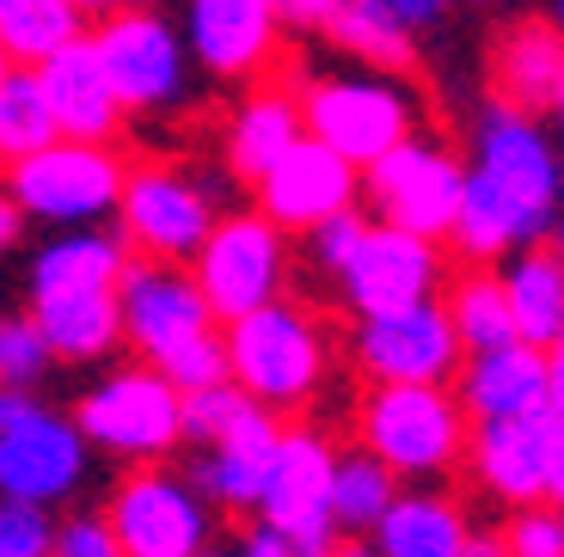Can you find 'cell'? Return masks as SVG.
Masks as SVG:
<instances>
[{
  "instance_id": "obj_1",
  "label": "cell",
  "mask_w": 564,
  "mask_h": 557,
  "mask_svg": "<svg viewBox=\"0 0 564 557\" xmlns=\"http://www.w3.org/2000/svg\"><path fill=\"white\" fill-rule=\"evenodd\" d=\"M558 141L534 111L503 98L473 111L466 129V196L448 251L460 264H503L509 251L540 245L558 221Z\"/></svg>"
},
{
  "instance_id": "obj_2",
  "label": "cell",
  "mask_w": 564,
  "mask_h": 557,
  "mask_svg": "<svg viewBox=\"0 0 564 557\" xmlns=\"http://www.w3.org/2000/svg\"><path fill=\"white\" fill-rule=\"evenodd\" d=\"M356 441L381 454L405 484H442L454 466H466L473 417L460 411L454 386L387 380V386H368V398L356 404Z\"/></svg>"
},
{
  "instance_id": "obj_3",
  "label": "cell",
  "mask_w": 564,
  "mask_h": 557,
  "mask_svg": "<svg viewBox=\"0 0 564 557\" xmlns=\"http://www.w3.org/2000/svg\"><path fill=\"white\" fill-rule=\"evenodd\" d=\"M325 331L301 301H264V307L227 319V368L264 411L295 417L325 386Z\"/></svg>"
},
{
  "instance_id": "obj_4",
  "label": "cell",
  "mask_w": 564,
  "mask_h": 557,
  "mask_svg": "<svg viewBox=\"0 0 564 557\" xmlns=\"http://www.w3.org/2000/svg\"><path fill=\"white\" fill-rule=\"evenodd\" d=\"M74 423L93 441V454H105V460L154 466L184 447V392L154 362H129L80 392Z\"/></svg>"
},
{
  "instance_id": "obj_5",
  "label": "cell",
  "mask_w": 564,
  "mask_h": 557,
  "mask_svg": "<svg viewBox=\"0 0 564 557\" xmlns=\"http://www.w3.org/2000/svg\"><path fill=\"white\" fill-rule=\"evenodd\" d=\"M123 178H129V166H123V154H117V141L56 135L50 148H37V154L7 160V196H13L37 227L117 221Z\"/></svg>"
},
{
  "instance_id": "obj_6",
  "label": "cell",
  "mask_w": 564,
  "mask_h": 557,
  "mask_svg": "<svg viewBox=\"0 0 564 557\" xmlns=\"http://www.w3.org/2000/svg\"><path fill=\"white\" fill-rule=\"evenodd\" d=\"M301 117H307V135L325 141L332 154H344L350 166H375L417 129V92L393 80V68L319 74L301 92Z\"/></svg>"
},
{
  "instance_id": "obj_7",
  "label": "cell",
  "mask_w": 564,
  "mask_h": 557,
  "mask_svg": "<svg viewBox=\"0 0 564 557\" xmlns=\"http://www.w3.org/2000/svg\"><path fill=\"white\" fill-rule=\"evenodd\" d=\"M105 521L117 533V557H197L215 539V502L166 460L129 466L105 496Z\"/></svg>"
},
{
  "instance_id": "obj_8",
  "label": "cell",
  "mask_w": 564,
  "mask_h": 557,
  "mask_svg": "<svg viewBox=\"0 0 564 557\" xmlns=\"http://www.w3.org/2000/svg\"><path fill=\"white\" fill-rule=\"evenodd\" d=\"M191 276H197L203 301L215 307V319H240V313L264 307L276 294H289L295 276V245L270 221L264 209H240V215H215L209 239L191 258Z\"/></svg>"
},
{
  "instance_id": "obj_9",
  "label": "cell",
  "mask_w": 564,
  "mask_h": 557,
  "mask_svg": "<svg viewBox=\"0 0 564 557\" xmlns=\"http://www.w3.org/2000/svg\"><path fill=\"white\" fill-rule=\"evenodd\" d=\"M93 43H99L105 74H111L129 117H160L191 105L197 62L184 50V31L160 7H117V13L93 19Z\"/></svg>"
},
{
  "instance_id": "obj_10",
  "label": "cell",
  "mask_w": 564,
  "mask_h": 557,
  "mask_svg": "<svg viewBox=\"0 0 564 557\" xmlns=\"http://www.w3.org/2000/svg\"><path fill=\"white\" fill-rule=\"evenodd\" d=\"M460 196H466V160L448 141L417 135V129L399 148H387L375 166H362V203L375 209V221L411 227V233L448 239L454 221H460Z\"/></svg>"
},
{
  "instance_id": "obj_11",
  "label": "cell",
  "mask_w": 564,
  "mask_h": 557,
  "mask_svg": "<svg viewBox=\"0 0 564 557\" xmlns=\"http://www.w3.org/2000/svg\"><path fill=\"white\" fill-rule=\"evenodd\" d=\"M252 515L270 533H282L295 557H325L344 539L332 521V441L313 423H282L276 460H270L264 496Z\"/></svg>"
},
{
  "instance_id": "obj_12",
  "label": "cell",
  "mask_w": 564,
  "mask_h": 557,
  "mask_svg": "<svg viewBox=\"0 0 564 557\" xmlns=\"http://www.w3.org/2000/svg\"><path fill=\"white\" fill-rule=\"evenodd\" d=\"M117 313H123V349H135V362H166L191 337L215 331V307L203 301L191 264L172 258H141L129 251L123 276H117Z\"/></svg>"
},
{
  "instance_id": "obj_13",
  "label": "cell",
  "mask_w": 564,
  "mask_h": 557,
  "mask_svg": "<svg viewBox=\"0 0 564 557\" xmlns=\"http://www.w3.org/2000/svg\"><path fill=\"white\" fill-rule=\"evenodd\" d=\"M350 362L362 368L368 386H387V380H436V386H454L466 349L454 337L442 294H430V301H411V307L356 313Z\"/></svg>"
},
{
  "instance_id": "obj_14",
  "label": "cell",
  "mask_w": 564,
  "mask_h": 557,
  "mask_svg": "<svg viewBox=\"0 0 564 557\" xmlns=\"http://www.w3.org/2000/svg\"><path fill=\"white\" fill-rule=\"evenodd\" d=\"M332 282H338L350 313H387V307L430 301V294H442V282H448V239L411 233V227H393V221H375V215H368L350 264Z\"/></svg>"
},
{
  "instance_id": "obj_15",
  "label": "cell",
  "mask_w": 564,
  "mask_h": 557,
  "mask_svg": "<svg viewBox=\"0 0 564 557\" xmlns=\"http://www.w3.org/2000/svg\"><path fill=\"white\" fill-rule=\"evenodd\" d=\"M215 196L209 184H197L178 166H129L123 178V203H117V233L129 239V251L141 258H172L191 264L197 245L215 227Z\"/></svg>"
},
{
  "instance_id": "obj_16",
  "label": "cell",
  "mask_w": 564,
  "mask_h": 557,
  "mask_svg": "<svg viewBox=\"0 0 564 557\" xmlns=\"http://www.w3.org/2000/svg\"><path fill=\"white\" fill-rule=\"evenodd\" d=\"M86 478H93V441L80 435L74 411L62 417L50 404H31L25 417L0 429V496L62 509L86 490Z\"/></svg>"
},
{
  "instance_id": "obj_17",
  "label": "cell",
  "mask_w": 564,
  "mask_h": 557,
  "mask_svg": "<svg viewBox=\"0 0 564 557\" xmlns=\"http://www.w3.org/2000/svg\"><path fill=\"white\" fill-rule=\"evenodd\" d=\"M558 447H564V417L552 411V404H534V411H516V417L473 423L466 466H473V478H479L485 496H497L503 509H516V502L552 496Z\"/></svg>"
},
{
  "instance_id": "obj_18",
  "label": "cell",
  "mask_w": 564,
  "mask_h": 557,
  "mask_svg": "<svg viewBox=\"0 0 564 557\" xmlns=\"http://www.w3.org/2000/svg\"><path fill=\"white\" fill-rule=\"evenodd\" d=\"M252 196L282 233H307V227L332 221L338 209H356V203H362V166L332 154L325 141L301 135L295 148L252 184Z\"/></svg>"
},
{
  "instance_id": "obj_19",
  "label": "cell",
  "mask_w": 564,
  "mask_h": 557,
  "mask_svg": "<svg viewBox=\"0 0 564 557\" xmlns=\"http://www.w3.org/2000/svg\"><path fill=\"white\" fill-rule=\"evenodd\" d=\"M184 50L209 80H252L276 56V7L270 0H184Z\"/></svg>"
},
{
  "instance_id": "obj_20",
  "label": "cell",
  "mask_w": 564,
  "mask_h": 557,
  "mask_svg": "<svg viewBox=\"0 0 564 557\" xmlns=\"http://www.w3.org/2000/svg\"><path fill=\"white\" fill-rule=\"evenodd\" d=\"M37 80H43V98L56 111V129L62 135H80V141H117V129L129 123L123 98H117L111 74H105V56L93 31L68 37L56 56L37 62Z\"/></svg>"
},
{
  "instance_id": "obj_21",
  "label": "cell",
  "mask_w": 564,
  "mask_h": 557,
  "mask_svg": "<svg viewBox=\"0 0 564 557\" xmlns=\"http://www.w3.org/2000/svg\"><path fill=\"white\" fill-rule=\"evenodd\" d=\"M282 423L289 417L258 411V417L246 423V429H234L227 441L191 447V478H197V490L221 509V515H252L258 509L270 460H276V441H282Z\"/></svg>"
},
{
  "instance_id": "obj_22",
  "label": "cell",
  "mask_w": 564,
  "mask_h": 557,
  "mask_svg": "<svg viewBox=\"0 0 564 557\" xmlns=\"http://www.w3.org/2000/svg\"><path fill=\"white\" fill-rule=\"evenodd\" d=\"M454 398L473 423L534 411V404H546V349L528 343V337H509L497 349L466 356L460 374H454Z\"/></svg>"
},
{
  "instance_id": "obj_23",
  "label": "cell",
  "mask_w": 564,
  "mask_h": 557,
  "mask_svg": "<svg viewBox=\"0 0 564 557\" xmlns=\"http://www.w3.org/2000/svg\"><path fill=\"white\" fill-rule=\"evenodd\" d=\"M31 319L56 368H99L123 349V313L117 288H68V294H31Z\"/></svg>"
},
{
  "instance_id": "obj_24",
  "label": "cell",
  "mask_w": 564,
  "mask_h": 557,
  "mask_svg": "<svg viewBox=\"0 0 564 557\" xmlns=\"http://www.w3.org/2000/svg\"><path fill=\"white\" fill-rule=\"evenodd\" d=\"M129 264V239L117 227L93 221V227H56L31 251L25 264V288L31 294H68V288H117Z\"/></svg>"
},
{
  "instance_id": "obj_25",
  "label": "cell",
  "mask_w": 564,
  "mask_h": 557,
  "mask_svg": "<svg viewBox=\"0 0 564 557\" xmlns=\"http://www.w3.org/2000/svg\"><path fill=\"white\" fill-rule=\"evenodd\" d=\"M473 521L460 515V502L436 484H399L387 502V515L375 521V551L381 557H460Z\"/></svg>"
},
{
  "instance_id": "obj_26",
  "label": "cell",
  "mask_w": 564,
  "mask_h": 557,
  "mask_svg": "<svg viewBox=\"0 0 564 557\" xmlns=\"http://www.w3.org/2000/svg\"><path fill=\"white\" fill-rule=\"evenodd\" d=\"M558 74H564V31L552 19H522L509 25L491 50V92L516 111H552V92H558Z\"/></svg>"
},
{
  "instance_id": "obj_27",
  "label": "cell",
  "mask_w": 564,
  "mask_h": 557,
  "mask_svg": "<svg viewBox=\"0 0 564 557\" xmlns=\"http://www.w3.org/2000/svg\"><path fill=\"white\" fill-rule=\"evenodd\" d=\"M301 135H307L301 92L264 86V92H252L240 111H234V123H227V172H234V178H246V184H258Z\"/></svg>"
},
{
  "instance_id": "obj_28",
  "label": "cell",
  "mask_w": 564,
  "mask_h": 557,
  "mask_svg": "<svg viewBox=\"0 0 564 557\" xmlns=\"http://www.w3.org/2000/svg\"><path fill=\"white\" fill-rule=\"evenodd\" d=\"M503 288L516 313V337L552 349L564 337V258L552 245H522L503 258Z\"/></svg>"
},
{
  "instance_id": "obj_29",
  "label": "cell",
  "mask_w": 564,
  "mask_h": 557,
  "mask_svg": "<svg viewBox=\"0 0 564 557\" xmlns=\"http://www.w3.org/2000/svg\"><path fill=\"white\" fill-rule=\"evenodd\" d=\"M442 307L454 319V337H460L466 356L479 349H497L516 337V313H509V288H503V270L491 264H466L442 282Z\"/></svg>"
},
{
  "instance_id": "obj_30",
  "label": "cell",
  "mask_w": 564,
  "mask_h": 557,
  "mask_svg": "<svg viewBox=\"0 0 564 557\" xmlns=\"http://www.w3.org/2000/svg\"><path fill=\"white\" fill-rule=\"evenodd\" d=\"M399 484H405V478H399L381 454H368L362 441L332 454V521H338V533L368 539L375 521L387 515V502L399 496Z\"/></svg>"
},
{
  "instance_id": "obj_31",
  "label": "cell",
  "mask_w": 564,
  "mask_h": 557,
  "mask_svg": "<svg viewBox=\"0 0 564 557\" xmlns=\"http://www.w3.org/2000/svg\"><path fill=\"white\" fill-rule=\"evenodd\" d=\"M325 37L338 43L344 56H356L362 68H411V37L417 31L387 7V0H332Z\"/></svg>"
},
{
  "instance_id": "obj_32",
  "label": "cell",
  "mask_w": 564,
  "mask_h": 557,
  "mask_svg": "<svg viewBox=\"0 0 564 557\" xmlns=\"http://www.w3.org/2000/svg\"><path fill=\"white\" fill-rule=\"evenodd\" d=\"M80 31H86V13L74 0H0V50L19 68H37L43 56H56Z\"/></svg>"
},
{
  "instance_id": "obj_33",
  "label": "cell",
  "mask_w": 564,
  "mask_h": 557,
  "mask_svg": "<svg viewBox=\"0 0 564 557\" xmlns=\"http://www.w3.org/2000/svg\"><path fill=\"white\" fill-rule=\"evenodd\" d=\"M62 129H56V111H50V98H43V80L37 68H7L0 80V160H25L37 148H50Z\"/></svg>"
},
{
  "instance_id": "obj_34",
  "label": "cell",
  "mask_w": 564,
  "mask_h": 557,
  "mask_svg": "<svg viewBox=\"0 0 564 557\" xmlns=\"http://www.w3.org/2000/svg\"><path fill=\"white\" fill-rule=\"evenodd\" d=\"M258 411H264V404H258L252 392L240 386V380H215V386L184 392V447H215V441H227V435L246 429Z\"/></svg>"
},
{
  "instance_id": "obj_35",
  "label": "cell",
  "mask_w": 564,
  "mask_h": 557,
  "mask_svg": "<svg viewBox=\"0 0 564 557\" xmlns=\"http://www.w3.org/2000/svg\"><path fill=\"white\" fill-rule=\"evenodd\" d=\"M50 368H56V356L43 343L37 319L31 313H0V386L37 392L50 380Z\"/></svg>"
},
{
  "instance_id": "obj_36",
  "label": "cell",
  "mask_w": 564,
  "mask_h": 557,
  "mask_svg": "<svg viewBox=\"0 0 564 557\" xmlns=\"http://www.w3.org/2000/svg\"><path fill=\"white\" fill-rule=\"evenodd\" d=\"M503 539L516 557H564V502H516L503 521Z\"/></svg>"
},
{
  "instance_id": "obj_37",
  "label": "cell",
  "mask_w": 564,
  "mask_h": 557,
  "mask_svg": "<svg viewBox=\"0 0 564 557\" xmlns=\"http://www.w3.org/2000/svg\"><path fill=\"white\" fill-rule=\"evenodd\" d=\"M56 545V509L25 496H0V551L7 557H50Z\"/></svg>"
},
{
  "instance_id": "obj_38",
  "label": "cell",
  "mask_w": 564,
  "mask_h": 557,
  "mask_svg": "<svg viewBox=\"0 0 564 557\" xmlns=\"http://www.w3.org/2000/svg\"><path fill=\"white\" fill-rule=\"evenodd\" d=\"M160 374H166L178 392H197V386H215V380H234V368H227V325L191 337L178 356H166V362H160Z\"/></svg>"
},
{
  "instance_id": "obj_39",
  "label": "cell",
  "mask_w": 564,
  "mask_h": 557,
  "mask_svg": "<svg viewBox=\"0 0 564 557\" xmlns=\"http://www.w3.org/2000/svg\"><path fill=\"white\" fill-rule=\"evenodd\" d=\"M362 227H368V215L362 209H338L332 221H319V227H307V270L313 276H338L344 264H350V251H356V239H362Z\"/></svg>"
},
{
  "instance_id": "obj_40",
  "label": "cell",
  "mask_w": 564,
  "mask_h": 557,
  "mask_svg": "<svg viewBox=\"0 0 564 557\" xmlns=\"http://www.w3.org/2000/svg\"><path fill=\"white\" fill-rule=\"evenodd\" d=\"M50 557H117V533H111V521H105V509H99V515H93V509L62 515Z\"/></svg>"
},
{
  "instance_id": "obj_41",
  "label": "cell",
  "mask_w": 564,
  "mask_h": 557,
  "mask_svg": "<svg viewBox=\"0 0 564 557\" xmlns=\"http://www.w3.org/2000/svg\"><path fill=\"white\" fill-rule=\"evenodd\" d=\"M197 557H295V551H289L282 533H270L264 521H252V527H240L234 539H209Z\"/></svg>"
},
{
  "instance_id": "obj_42",
  "label": "cell",
  "mask_w": 564,
  "mask_h": 557,
  "mask_svg": "<svg viewBox=\"0 0 564 557\" xmlns=\"http://www.w3.org/2000/svg\"><path fill=\"white\" fill-rule=\"evenodd\" d=\"M270 7H276L282 31H325V19H332V0H270Z\"/></svg>"
},
{
  "instance_id": "obj_43",
  "label": "cell",
  "mask_w": 564,
  "mask_h": 557,
  "mask_svg": "<svg viewBox=\"0 0 564 557\" xmlns=\"http://www.w3.org/2000/svg\"><path fill=\"white\" fill-rule=\"evenodd\" d=\"M25 227H31V215L19 209L13 196H7V184H0V258H13V251L25 245Z\"/></svg>"
},
{
  "instance_id": "obj_44",
  "label": "cell",
  "mask_w": 564,
  "mask_h": 557,
  "mask_svg": "<svg viewBox=\"0 0 564 557\" xmlns=\"http://www.w3.org/2000/svg\"><path fill=\"white\" fill-rule=\"evenodd\" d=\"M387 7H393L411 31H430V25H442V19H448L454 0H387Z\"/></svg>"
},
{
  "instance_id": "obj_45",
  "label": "cell",
  "mask_w": 564,
  "mask_h": 557,
  "mask_svg": "<svg viewBox=\"0 0 564 557\" xmlns=\"http://www.w3.org/2000/svg\"><path fill=\"white\" fill-rule=\"evenodd\" d=\"M460 557H516V551H509V539H503V527H473V533H466V551Z\"/></svg>"
},
{
  "instance_id": "obj_46",
  "label": "cell",
  "mask_w": 564,
  "mask_h": 557,
  "mask_svg": "<svg viewBox=\"0 0 564 557\" xmlns=\"http://www.w3.org/2000/svg\"><path fill=\"white\" fill-rule=\"evenodd\" d=\"M546 404L564 417V337L546 349Z\"/></svg>"
},
{
  "instance_id": "obj_47",
  "label": "cell",
  "mask_w": 564,
  "mask_h": 557,
  "mask_svg": "<svg viewBox=\"0 0 564 557\" xmlns=\"http://www.w3.org/2000/svg\"><path fill=\"white\" fill-rule=\"evenodd\" d=\"M31 404H37V392H25V386H0V429L13 417H25Z\"/></svg>"
},
{
  "instance_id": "obj_48",
  "label": "cell",
  "mask_w": 564,
  "mask_h": 557,
  "mask_svg": "<svg viewBox=\"0 0 564 557\" xmlns=\"http://www.w3.org/2000/svg\"><path fill=\"white\" fill-rule=\"evenodd\" d=\"M325 557H381V551H375V539H350V533H344V539L332 545Z\"/></svg>"
},
{
  "instance_id": "obj_49",
  "label": "cell",
  "mask_w": 564,
  "mask_h": 557,
  "mask_svg": "<svg viewBox=\"0 0 564 557\" xmlns=\"http://www.w3.org/2000/svg\"><path fill=\"white\" fill-rule=\"evenodd\" d=\"M74 7H80V13H86V25H93V19L117 13V7H135V0H74Z\"/></svg>"
},
{
  "instance_id": "obj_50",
  "label": "cell",
  "mask_w": 564,
  "mask_h": 557,
  "mask_svg": "<svg viewBox=\"0 0 564 557\" xmlns=\"http://www.w3.org/2000/svg\"><path fill=\"white\" fill-rule=\"evenodd\" d=\"M552 129H558V141H564V74H558V92H552Z\"/></svg>"
},
{
  "instance_id": "obj_51",
  "label": "cell",
  "mask_w": 564,
  "mask_h": 557,
  "mask_svg": "<svg viewBox=\"0 0 564 557\" xmlns=\"http://www.w3.org/2000/svg\"><path fill=\"white\" fill-rule=\"evenodd\" d=\"M540 245H552V251H558V258H564V209H558V221L546 227V239H540Z\"/></svg>"
},
{
  "instance_id": "obj_52",
  "label": "cell",
  "mask_w": 564,
  "mask_h": 557,
  "mask_svg": "<svg viewBox=\"0 0 564 557\" xmlns=\"http://www.w3.org/2000/svg\"><path fill=\"white\" fill-rule=\"evenodd\" d=\"M552 502H564V447H558V472H552Z\"/></svg>"
},
{
  "instance_id": "obj_53",
  "label": "cell",
  "mask_w": 564,
  "mask_h": 557,
  "mask_svg": "<svg viewBox=\"0 0 564 557\" xmlns=\"http://www.w3.org/2000/svg\"><path fill=\"white\" fill-rule=\"evenodd\" d=\"M552 25H558V31H564V0H552Z\"/></svg>"
},
{
  "instance_id": "obj_54",
  "label": "cell",
  "mask_w": 564,
  "mask_h": 557,
  "mask_svg": "<svg viewBox=\"0 0 564 557\" xmlns=\"http://www.w3.org/2000/svg\"><path fill=\"white\" fill-rule=\"evenodd\" d=\"M7 68H13V56H7V50H0V80H7Z\"/></svg>"
},
{
  "instance_id": "obj_55",
  "label": "cell",
  "mask_w": 564,
  "mask_h": 557,
  "mask_svg": "<svg viewBox=\"0 0 564 557\" xmlns=\"http://www.w3.org/2000/svg\"><path fill=\"white\" fill-rule=\"evenodd\" d=\"M558 209H564V160H558Z\"/></svg>"
},
{
  "instance_id": "obj_56",
  "label": "cell",
  "mask_w": 564,
  "mask_h": 557,
  "mask_svg": "<svg viewBox=\"0 0 564 557\" xmlns=\"http://www.w3.org/2000/svg\"><path fill=\"white\" fill-rule=\"evenodd\" d=\"M135 7H160V0H135Z\"/></svg>"
},
{
  "instance_id": "obj_57",
  "label": "cell",
  "mask_w": 564,
  "mask_h": 557,
  "mask_svg": "<svg viewBox=\"0 0 564 557\" xmlns=\"http://www.w3.org/2000/svg\"><path fill=\"white\" fill-rule=\"evenodd\" d=\"M0 184H7V160H0Z\"/></svg>"
},
{
  "instance_id": "obj_58",
  "label": "cell",
  "mask_w": 564,
  "mask_h": 557,
  "mask_svg": "<svg viewBox=\"0 0 564 557\" xmlns=\"http://www.w3.org/2000/svg\"><path fill=\"white\" fill-rule=\"evenodd\" d=\"M473 7H485V0H473Z\"/></svg>"
},
{
  "instance_id": "obj_59",
  "label": "cell",
  "mask_w": 564,
  "mask_h": 557,
  "mask_svg": "<svg viewBox=\"0 0 564 557\" xmlns=\"http://www.w3.org/2000/svg\"><path fill=\"white\" fill-rule=\"evenodd\" d=\"M0 557H7V551H0Z\"/></svg>"
}]
</instances>
